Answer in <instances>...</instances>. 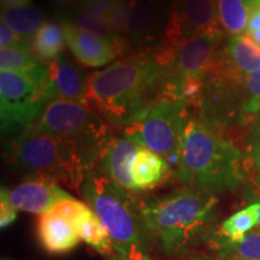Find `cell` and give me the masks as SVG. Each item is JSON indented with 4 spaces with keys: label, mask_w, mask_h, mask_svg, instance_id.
I'll list each match as a JSON object with an SVG mask.
<instances>
[{
    "label": "cell",
    "mask_w": 260,
    "mask_h": 260,
    "mask_svg": "<svg viewBox=\"0 0 260 260\" xmlns=\"http://www.w3.org/2000/svg\"><path fill=\"white\" fill-rule=\"evenodd\" d=\"M167 75L153 53L128 54L89 75L87 105L115 129L145 116L165 99Z\"/></svg>",
    "instance_id": "cell-1"
},
{
    "label": "cell",
    "mask_w": 260,
    "mask_h": 260,
    "mask_svg": "<svg viewBox=\"0 0 260 260\" xmlns=\"http://www.w3.org/2000/svg\"><path fill=\"white\" fill-rule=\"evenodd\" d=\"M249 170L245 153L232 139L189 117L175 172L182 187L217 197L241 188Z\"/></svg>",
    "instance_id": "cell-2"
},
{
    "label": "cell",
    "mask_w": 260,
    "mask_h": 260,
    "mask_svg": "<svg viewBox=\"0 0 260 260\" xmlns=\"http://www.w3.org/2000/svg\"><path fill=\"white\" fill-rule=\"evenodd\" d=\"M5 157L10 169L24 180L45 178L79 190L87 174L98 168L102 153L73 139L29 126L12 138Z\"/></svg>",
    "instance_id": "cell-3"
},
{
    "label": "cell",
    "mask_w": 260,
    "mask_h": 260,
    "mask_svg": "<svg viewBox=\"0 0 260 260\" xmlns=\"http://www.w3.org/2000/svg\"><path fill=\"white\" fill-rule=\"evenodd\" d=\"M216 195L182 187L169 194L144 200V212L154 239L169 255L187 253L213 230Z\"/></svg>",
    "instance_id": "cell-4"
},
{
    "label": "cell",
    "mask_w": 260,
    "mask_h": 260,
    "mask_svg": "<svg viewBox=\"0 0 260 260\" xmlns=\"http://www.w3.org/2000/svg\"><path fill=\"white\" fill-rule=\"evenodd\" d=\"M81 191L105 224L117 254L126 259H147L155 239L146 219L142 200L110 180L99 168L87 174Z\"/></svg>",
    "instance_id": "cell-5"
},
{
    "label": "cell",
    "mask_w": 260,
    "mask_h": 260,
    "mask_svg": "<svg viewBox=\"0 0 260 260\" xmlns=\"http://www.w3.org/2000/svg\"><path fill=\"white\" fill-rule=\"evenodd\" d=\"M47 67L0 74V121L6 136L21 134L38 121L50 103L46 94Z\"/></svg>",
    "instance_id": "cell-6"
},
{
    "label": "cell",
    "mask_w": 260,
    "mask_h": 260,
    "mask_svg": "<svg viewBox=\"0 0 260 260\" xmlns=\"http://www.w3.org/2000/svg\"><path fill=\"white\" fill-rule=\"evenodd\" d=\"M190 116V109L184 103L162 99L123 129L122 135L140 147L161 155L176 172L184 128Z\"/></svg>",
    "instance_id": "cell-7"
},
{
    "label": "cell",
    "mask_w": 260,
    "mask_h": 260,
    "mask_svg": "<svg viewBox=\"0 0 260 260\" xmlns=\"http://www.w3.org/2000/svg\"><path fill=\"white\" fill-rule=\"evenodd\" d=\"M38 132L73 139L87 147L100 152L113 139L112 126L89 106L67 100H53L34 124Z\"/></svg>",
    "instance_id": "cell-8"
},
{
    "label": "cell",
    "mask_w": 260,
    "mask_h": 260,
    "mask_svg": "<svg viewBox=\"0 0 260 260\" xmlns=\"http://www.w3.org/2000/svg\"><path fill=\"white\" fill-rule=\"evenodd\" d=\"M224 40L225 31L218 27L201 32L174 50L155 51V57L167 75L165 99L177 100L184 84L203 81Z\"/></svg>",
    "instance_id": "cell-9"
},
{
    "label": "cell",
    "mask_w": 260,
    "mask_h": 260,
    "mask_svg": "<svg viewBox=\"0 0 260 260\" xmlns=\"http://www.w3.org/2000/svg\"><path fill=\"white\" fill-rule=\"evenodd\" d=\"M171 8L172 0H135L123 35L124 56L157 51L164 40Z\"/></svg>",
    "instance_id": "cell-10"
},
{
    "label": "cell",
    "mask_w": 260,
    "mask_h": 260,
    "mask_svg": "<svg viewBox=\"0 0 260 260\" xmlns=\"http://www.w3.org/2000/svg\"><path fill=\"white\" fill-rule=\"evenodd\" d=\"M218 27L217 0H172L164 40L157 50H174L201 32Z\"/></svg>",
    "instance_id": "cell-11"
},
{
    "label": "cell",
    "mask_w": 260,
    "mask_h": 260,
    "mask_svg": "<svg viewBox=\"0 0 260 260\" xmlns=\"http://www.w3.org/2000/svg\"><path fill=\"white\" fill-rule=\"evenodd\" d=\"M89 75L68 54H60L47 65L46 94L48 100H67L87 105ZM88 106V105H87Z\"/></svg>",
    "instance_id": "cell-12"
},
{
    "label": "cell",
    "mask_w": 260,
    "mask_h": 260,
    "mask_svg": "<svg viewBox=\"0 0 260 260\" xmlns=\"http://www.w3.org/2000/svg\"><path fill=\"white\" fill-rule=\"evenodd\" d=\"M2 195H4L16 211H24L40 216L50 212L61 201L73 199L57 182L45 178L24 180L14 189L3 187Z\"/></svg>",
    "instance_id": "cell-13"
},
{
    "label": "cell",
    "mask_w": 260,
    "mask_h": 260,
    "mask_svg": "<svg viewBox=\"0 0 260 260\" xmlns=\"http://www.w3.org/2000/svg\"><path fill=\"white\" fill-rule=\"evenodd\" d=\"M210 69L243 79L260 69V47L245 35H229L217 51Z\"/></svg>",
    "instance_id": "cell-14"
},
{
    "label": "cell",
    "mask_w": 260,
    "mask_h": 260,
    "mask_svg": "<svg viewBox=\"0 0 260 260\" xmlns=\"http://www.w3.org/2000/svg\"><path fill=\"white\" fill-rule=\"evenodd\" d=\"M65 37L75 59L84 67L100 68L122 57L121 51L110 41L84 31L68 21H63Z\"/></svg>",
    "instance_id": "cell-15"
},
{
    "label": "cell",
    "mask_w": 260,
    "mask_h": 260,
    "mask_svg": "<svg viewBox=\"0 0 260 260\" xmlns=\"http://www.w3.org/2000/svg\"><path fill=\"white\" fill-rule=\"evenodd\" d=\"M140 146L124 136H113L106 146L98 168L110 180L130 191H135L132 167Z\"/></svg>",
    "instance_id": "cell-16"
},
{
    "label": "cell",
    "mask_w": 260,
    "mask_h": 260,
    "mask_svg": "<svg viewBox=\"0 0 260 260\" xmlns=\"http://www.w3.org/2000/svg\"><path fill=\"white\" fill-rule=\"evenodd\" d=\"M37 229L41 246L52 254H63L73 251L81 241L74 224L54 211L39 217Z\"/></svg>",
    "instance_id": "cell-17"
},
{
    "label": "cell",
    "mask_w": 260,
    "mask_h": 260,
    "mask_svg": "<svg viewBox=\"0 0 260 260\" xmlns=\"http://www.w3.org/2000/svg\"><path fill=\"white\" fill-rule=\"evenodd\" d=\"M174 172L161 155L140 147L133 160L132 175L135 190H148L160 186Z\"/></svg>",
    "instance_id": "cell-18"
},
{
    "label": "cell",
    "mask_w": 260,
    "mask_h": 260,
    "mask_svg": "<svg viewBox=\"0 0 260 260\" xmlns=\"http://www.w3.org/2000/svg\"><path fill=\"white\" fill-rule=\"evenodd\" d=\"M71 223L74 224L80 239L92 246L95 251L103 254H109L115 251L111 236L107 232L105 224L88 205L83 203L79 212L71 219Z\"/></svg>",
    "instance_id": "cell-19"
},
{
    "label": "cell",
    "mask_w": 260,
    "mask_h": 260,
    "mask_svg": "<svg viewBox=\"0 0 260 260\" xmlns=\"http://www.w3.org/2000/svg\"><path fill=\"white\" fill-rule=\"evenodd\" d=\"M206 242L222 260H260L259 228L239 241H230L219 232H213Z\"/></svg>",
    "instance_id": "cell-20"
},
{
    "label": "cell",
    "mask_w": 260,
    "mask_h": 260,
    "mask_svg": "<svg viewBox=\"0 0 260 260\" xmlns=\"http://www.w3.org/2000/svg\"><path fill=\"white\" fill-rule=\"evenodd\" d=\"M67 44L63 22L45 21L30 40V47L34 56L42 64L54 60L60 54Z\"/></svg>",
    "instance_id": "cell-21"
},
{
    "label": "cell",
    "mask_w": 260,
    "mask_h": 260,
    "mask_svg": "<svg viewBox=\"0 0 260 260\" xmlns=\"http://www.w3.org/2000/svg\"><path fill=\"white\" fill-rule=\"evenodd\" d=\"M260 0H217L219 25L229 35L245 34L248 18Z\"/></svg>",
    "instance_id": "cell-22"
},
{
    "label": "cell",
    "mask_w": 260,
    "mask_h": 260,
    "mask_svg": "<svg viewBox=\"0 0 260 260\" xmlns=\"http://www.w3.org/2000/svg\"><path fill=\"white\" fill-rule=\"evenodd\" d=\"M2 19L24 41H30L44 23L41 12L30 5L2 9Z\"/></svg>",
    "instance_id": "cell-23"
},
{
    "label": "cell",
    "mask_w": 260,
    "mask_h": 260,
    "mask_svg": "<svg viewBox=\"0 0 260 260\" xmlns=\"http://www.w3.org/2000/svg\"><path fill=\"white\" fill-rule=\"evenodd\" d=\"M259 212L260 204L258 201L237 211L220 224V235L230 241H239L259 225Z\"/></svg>",
    "instance_id": "cell-24"
},
{
    "label": "cell",
    "mask_w": 260,
    "mask_h": 260,
    "mask_svg": "<svg viewBox=\"0 0 260 260\" xmlns=\"http://www.w3.org/2000/svg\"><path fill=\"white\" fill-rule=\"evenodd\" d=\"M64 21L70 22V23L75 24L76 27H79L84 31H88L90 34H94L96 37L110 41L121 51L122 57L124 56V42H123V38L118 32L113 30L111 25L107 23L106 19L99 18L96 16L87 14V12L74 10L73 15L69 16L67 19H64Z\"/></svg>",
    "instance_id": "cell-25"
},
{
    "label": "cell",
    "mask_w": 260,
    "mask_h": 260,
    "mask_svg": "<svg viewBox=\"0 0 260 260\" xmlns=\"http://www.w3.org/2000/svg\"><path fill=\"white\" fill-rule=\"evenodd\" d=\"M40 60L32 53L30 41L22 42L15 46L2 48L0 51V69L2 71H21L28 73L42 67Z\"/></svg>",
    "instance_id": "cell-26"
},
{
    "label": "cell",
    "mask_w": 260,
    "mask_h": 260,
    "mask_svg": "<svg viewBox=\"0 0 260 260\" xmlns=\"http://www.w3.org/2000/svg\"><path fill=\"white\" fill-rule=\"evenodd\" d=\"M243 153L251 170L260 175V115L249 126L243 138Z\"/></svg>",
    "instance_id": "cell-27"
},
{
    "label": "cell",
    "mask_w": 260,
    "mask_h": 260,
    "mask_svg": "<svg viewBox=\"0 0 260 260\" xmlns=\"http://www.w3.org/2000/svg\"><path fill=\"white\" fill-rule=\"evenodd\" d=\"M135 0H116L113 8L107 16V23L111 28L123 38L125 29L128 27L130 15H132L133 6Z\"/></svg>",
    "instance_id": "cell-28"
},
{
    "label": "cell",
    "mask_w": 260,
    "mask_h": 260,
    "mask_svg": "<svg viewBox=\"0 0 260 260\" xmlns=\"http://www.w3.org/2000/svg\"><path fill=\"white\" fill-rule=\"evenodd\" d=\"M115 2L116 0H83L75 10L106 19L113 8Z\"/></svg>",
    "instance_id": "cell-29"
},
{
    "label": "cell",
    "mask_w": 260,
    "mask_h": 260,
    "mask_svg": "<svg viewBox=\"0 0 260 260\" xmlns=\"http://www.w3.org/2000/svg\"><path fill=\"white\" fill-rule=\"evenodd\" d=\"M243 35L254 42L256 46L260 47V4L255 6L251 12Z\"/></svg>",
    "instance_id": "cell-30"
},
{
    "label": "cell",
    "mask_w": 260,
    "mask_h": 260,
    "mask_svg": "<svg viewBox=\"0 0 260 260\" xmlns=\"http://www.w3.org/2000/svg\"><path fill=\"white\" fill-rule=\"evenodd\" d=\"M22 42L25 41L22 40V39L2 19V21H0V45H2V48L15 46V45L22 44Z\"/></svg>",
    "instance_id": "cell-31"
},
{
    "label": "cell",
    "mask_w": 260,
    "mask_h": 260,
    "mask_svg": "<svg viewBox=\"0 0 260 260\" xmlns=\"http://www.w3.org/2000/svg\"><path fill=\"white\" fill-rule=\"evenodd\" d=\"M16 217H17V211L12 207V205L9 203L4 195H2V199H0V225L3 229L14 223Z\"/></svg>",
    "instance_id": "cell-32"
},
{
    "label": "cell",
    "mask_w": 260,
    "mask_h": 260,
    "mask_svg": "<svg viewBox=\"0 0 260 260\" xmlns=\"http://www.w3.org/2000/svg\"><path fill=\"white\" fill-rule=\"evenodd\" d=\"M83 0H52L54 6L61 10H75Z\"/></svg>",
    "instance_id": "cell-33"
},
{
    "label": "cell",
    "mask_w": 260,
    "mask_h": 260,
    "mask_svg": "<svg viewBox=\"0 0 260 260\" xmlns=\"http://www.w3.org/2000/svg\"><path fill=\"white\" fill-rule=\"evenodd\" d=\"M32 0H0L2 9L15 8V6H28L31 4Z\"/></svg>",
    "instance_id": "cell-34"
},
{
    "label": "cell",
    "mask_w": 260,
    "mask_h": 260,
    "mask_svg": "<svg viewBox=\"0 0 260 260\" xmlns=\"http://www.w3.org/2000/svg\"><path fill=\"white\" fill-rule=\"evenodd\" d=\"M253 197L255 198V201H258L260 204V175L256 174L254 178V188H253ZM258 228L260 229V212H259V225Z\"/></svg>",
    "instance_id": "cell-35"
},
{
    "label": "cell",
    "mask_w": 260,
    "mask_h": 260,
    "mask_svg": "<svg viewBox=\"0 0 260 260\" xmlns=\"http://www.w3.org/2000/svg\"><path fill=\"white\" fill-rule=\"evenodd\" d=\"M214 258H210V256L206 255H195V256H190L187 260H213Z\"/></svg>",
    "instance_id": "cell-36"
},
{
    "label": "cell",
    "mask_w": 260,
    "mask_h": 260,
    "mask_svg": "<svg viewBox=\"0 0 260 260\" xmlns=\"http://www.w3.org/2000/svg\"><path fill=\"white\" fill-rule=\"evenodd\" d=\"M109 260H134V259H126V258H123V256L116 255V256H112V258L109 259ZM140 260H149V259L147 258V259H140Z\"/></svg>",
    "instance_id": "cell-37"
},
{
    "label": "cell",
    "mask_w": 260,
    "mask_h": 260,
    "mask_svg": "<svg viewBox=\"0 0 260 260\" xmlns=\"http://www.w3.org/2000/svg\"><path fill=\"white\" fill-rule=\"evenodd\" d=\"M2 260H10V259H6V258H3Z\"/></svg>",
    "instance_id": "cell-38"
}]
</instances>
